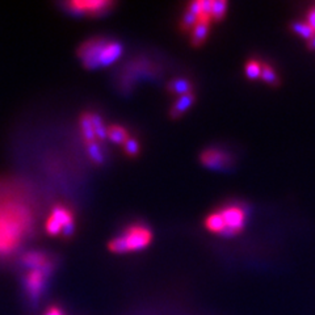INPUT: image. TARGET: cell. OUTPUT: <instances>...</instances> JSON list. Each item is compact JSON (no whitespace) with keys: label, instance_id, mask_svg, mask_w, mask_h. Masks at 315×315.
I'll return each instance as SVG.
<instances>
[{"label":"cell","instance_id":"cell-19","mask_svg":"<svg viewBox=\"0 0 315 315\" xmlns=\"http://www.w3.org/2000/svg\"><path fill=\"white\" fill-rule=\"evenodd\" d=\"M260 78H261L265 83L272 84V86L278 83V78H277L276 71H274L269 65H267V63H263V65H261V75H260Z\"/></svg>","mask_w":315,"mask_h":315},{"label":"cell","instance_id":"cell-20","mask_svg":"<svg viewBox=\"0 0 315 315\" xmlns=\"http://www.w3.org/2000/svg\"><path fill=\"white\" fill-rule=\"evenodd\" d=\"M92 117V124H94V129H95V134H96V138L99 139H104L107 138V130L104 124H103V120L99 115H91Z\"/></svg>","mask_w":315,"mask_h":315},{"label":"cell","instance_id":"cell-7","mask_svg":"<svg viewBox=\"0 0 315 315\" xmlns=\"http://www.w3.org/2000/svg\"><path fill=\"white\" fill-rule=\"evenodd\" d=\"M201 162L211 170H223L230 166L231 158L223 150L208 149L201 154Z\"/></svg>","mask_w":315,"mask_h":315},{"label":"cell","instance_id":"cell-2","mask_svg":"<svg viewBox=\"0 0 315 315\" xmlns=\"http://www.w3.org/2000/svg\"><path fill=\"white\" fill-rule=\"evenodd\" d=\"M122 54V45L108 39H92L80 46L78 56L87 69H100L111 66Z\"/></svg>","mask_w":315,"mask_h":315},{"label":"cell","instance_id":"cell-27","mask_svg":"<svg viewBox=\"0 0 315 315\" xmlns=\"http://www.w3.org/2000/svg\"><path fill=\"white\" fill-rule=\"evenodd\" d=\"M308 48L312 49V50H315V36L312 37L311 40H310V41H308Z\"/></svg>","mask_w":315,"mask_h":315},{"label":"cell","instance_id":"cell-12","mask_svg":"<svg viewBox=\"0 0 315 315\" xmlns=\"http://www.w3.org/2000/svg\"><path fill=\"white\" fill-rule=\"evenodd\" d=\"M107 138H109L113 143L117 145H125V142L128 141L129 137L128 130L120 125H112L111 128L107 130Z\"/></svg>","mask_w":315,"mask_h":315},{"label":"cell","instance_id":"cell-17","mask_svg":"<svg viewBox=\"0 0 315 315\" xmlns=\"http://www.w3.org/2000/svg\"><path fill=\"white\" fill-rule=\"evenodd\" d=\"M244 73H246V77L248 79H259L260 75H261V63L256 59L248 61L246 67H244Z\"/></svg>","mask_w":315,"mask_h":315},{"label":"cell","instance_id":"cell-4","mask_svg":"<svg viewBox=\"0 0 315 315\" xmlns=\"http://www.w3.org/2000/svg\"><path fill=\"white\" fill-rule=\"evenodd\" d=\"M219 213L225 222V231L222 232V235L232 236L242 231L247 217L246 209L243 208L242 205H226L219 210Z\"/></svg>","mask_w":315,"mask_h":315},{"label":"cell","instance_id":"cell-23","mask_svg":"<svg viewBox=\"0 0 315 315\" xmlns=\"http://www.w3.org/2000/svg\"><path fill=\"white\" fill-rule=\"evenodd\" d=\"M125 153L130 156H135L139 153V143L134 138H129L124 145Z\"/></svg>","mask_w":315,"mask_h":315},{"label":"cell","instance_id":"cell-9","mask_svg":"<svg viewBox=\"0 0 315 315\" xmlns=\"http://www.w3.org/2000/svg\"><path fill=\"white\" fill-rule=\"evenodd\" d=\"M52 218L56 219L58 222L59 225L62 226V230L67 226L73 225L74 223V215H73V211L67 209L66 206H63V205H58L56 208L52 210V214H50Z\"/></svg>","mask_w":315,"mask_h":315},{"label":"cell","instance_id":"cell-10","mask_svg":"<svg viewBox=\"0 0 315 315\" xmlns=\"http://www.w3.org/2000/svg\"><path fill=\"white\" fill-rule=\"evenodd\" d=\"M194 101V95L193 92H189V94H185L183 96H179L176 101H175V104H173V108L171 109V115L173 117H180L183 115L184 112L188 111L189 108L192 107Z\"/></svg>","mask_w":315,"mask_h":315},{"label":"cell","instance_id":"cell-25","mask_svg":"<svg viewBox=\"0 0 315 315\" xmlns=\"http://www.w3.org/2000/svg\"><path fill=\"white\" fill-rule=\"evenodd\" d=\"M306 20H307L306 23L315 31V8H312L311 11H308L307 16H306Z\"/></svg>","mask_w":315,"mask_h":315},{"label":"cell","instance_id":"cell-1","mask_svg":"<svg viewBox=\"0 0 315 315\" xmlns=\"http://www.w3.org/2000/svg\"><path fill=\"white\" fill-rule=\"evenodd\" d=\"M31 221V211L19 201L0 202V255H8L20 246Z\"/></svg>","mask_w":315,"mask_h":315},{"label":"cell","instance_id":"cell-15","mask_svg":"<svg viewBox=\"0 0 315 315\" xmlns=\"http://www.w3.org/2000/svg\"><path fill=\"white\" fill-rule=\"evenodd\" d=\"M291 31L294 32L295 35L301 36L302 39L310 40L315 36V31L307 24V23H301V21H295L291 24Z\"/></svg>","mask_w":315,"mask_h":315},{"label":"cell","instance_id":"cell-3","mask_svg":"<svg viewBox=\"0 0 315 315\" xmlns=\"http://www.w3.org/2000/svg\"><path fill=\"white\" fill-rule=\"evenodd\" d=\"M153 239V234L149 227L143 225H132L125 230L124 234L116 236L109 243L112 252L125 253L132 251H141L149 246Z\"/></svg>","mask_w":315,"mask_h":315},{"label":"cell","instance_id":"cell-5","mask_svg":"<svg viewBox=\"0 0 315 315\" xmlns=\"http://www.w3.org/2000/svg\"><path fill=\"white\" fill-rule=\"evenodd\" d=\"M49 276L50 274L46 273L44 269H32L27 273V276H25V287H27L29 297L33 301H37L41 297Z\"/></svg>","mask_w":315,"mask_h":315},{"label":"cell","instance_id":"cell-24","mask_svg":"<svg viewBox=\"0 0 315 315\" xmlns=\"http://www.w3.org/2000/svg\"><path fill=\"white\" fill-rule=\"evenodd\" d=\"M46 230L50 235H58L59 232H62V226L59 225L56 219L49 217L48 222H46Z\"/></svg>","mask_w":315,"mask_h":315},{"label":"cell","instance_id":"cell-8","mask_svg":"<svg viewBox=\"0 0 315 315\" xmlns=\"http://www.w3.org/2000/svg\"><path fill=\"white\" fill-rule=\"evenodd\" d=\"M21 261L29 269H44L52 261L42 252H28L21 257Z\"/></svg>","mask_w":315,"mask_h":315},{"label":"cell","instance_id":"cell-16","mask_svg":"<svg viewBox=\"0 0 315 315\" xmlns=\"http://www.w3.org/2000/svg\"><path fill=\"white\" fill-rule=\"evenodd\" d=\"M168 90H170L172 94H176V95L183 96V95L192 92L191 91L192 86H191V83L185 79H175L168 84Z\"/></svg>","mask_w":315,"mask_h":315},{"label":"cell","instance_id":"cell-21","mask_svg":"<svg viewBox=\"0 0 315 315\" xmlns=\"http://www.w3.org/2000/svg\"><path fill=\"white\" fill-rule=\"evenodd\" d=\"M88 154H90L91 159L94 160L97 164H101L104 162V154L101 151V147L97 142L88 143Z\"/></svg>","mask_w":315,"mask_h":315},{"label":"cell","instance_id":"cell-26","mask_svg":"<svg viewBox=\"0 0 315 315\" xmlns=\"http://www.w3.org/2000/svg\"><path fill=\"white\" fill-rule=\"evenodd\" d=\"M45 315H63V314L58 307H50L48 311L45 312Z\"/></svg>","mask_w":315,"mask_h":315},{"label":"cell","instance_id":"cell-18","mask_svg":"<svg viewBox=\"0 0 315 315\" xmlns=\"http://www.w3.org/2000/svg\"><path fill=\"white\" fill-rule=\"evenodd\" d=\"M227 11V3L225 0H213L211 2V19L214 20H222Z\"/></svg>","mask_w":315,"mask_h":315},{"label":"cell","instance_id":"cell-22","mask_svg":"<svg viewBox=\"0 0 315 315\" xmlns=\"http://www.w3.org/2000/svg\"><path fill=\"white\" fill-rule=\"evenodd\" d=\"M196 24H197V16L192 14V12H189V11H187V12L184 14L183 20H181V27H183V29H185V31H189V29H191L192 31V28H193Z\"/></svg>","mask_w":315,"mask_h":315},{"label":"cell","instance_id":"cell-14","mask_svg":"<svg viewBox=\"0 0 315 315\" xmlns=\"http://www.w3.org/2000/svg\"><path fill=\"white\" fill-rule=\"evenodd\" d=\"M209 24L210 23L197 21V24L192 28V42H193L194 45H201L206 40L209 32Z\"/></svg>","mask_w":315,"mask_h":315},{"label":"cell","instance_id":"cell-13","mask_svg":"<svg viewBox=\"0 0 315 315\" xmlns=\"http://www.w3.org/2000/svg\"><path fill=\"white\" fill-rule=\"evenodd\" d=\"M205 226L206 229L211 232H217V234H221L225 231V222L219 211H215V213H211L206 217L205 219Z\"/></svg>","mask_w":315,"mask_h":315},{"label":"cell","instance_id":"cell-11","mask_svg":"<svg viewBox=\"0 0 315 315\" xmlns=\"http://www.w3.org/2000/svg\"><path fill=\"white\" fill-rule=\"evenodd\" d=\"M80 128H82V133H83V137L86 139L87 145L96 142V134H95L92 117H91L90 113H86V115L82 116V118H80Z\"/></svg>","mask_w":315,"mask_h":315},{"label":"cell","instance_id":"cell-6","mask_svg":"<svg viewBox=\"0 0 315 315\" xmlns=\"http://www.w3.org/2000/svg\"><path fill=\"white\" fill-rule=\"evenodd\" d=\"M69 11L75 15H97L105 14L115 4L112 2H70L65 4Z\"/></svg>","mask_w":315,"mask_h":315}]
</instances>
